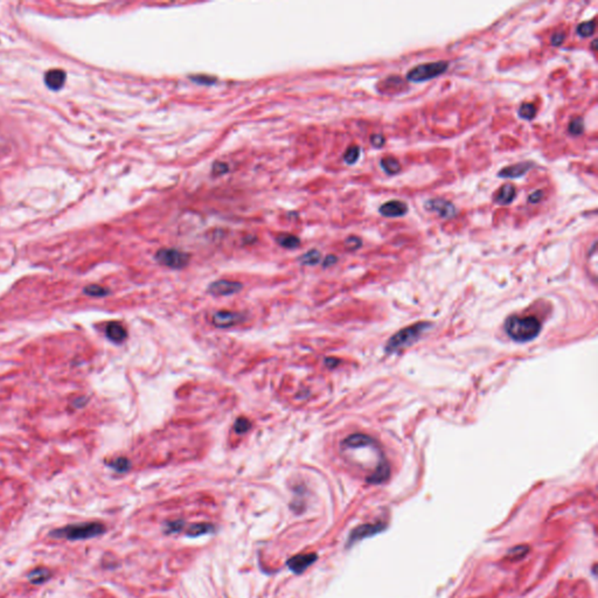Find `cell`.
Masks as SVG:
<instances>
[{
    "mask_svg": "<svg viewBox=\"0 0 598 598\" xmlns=\"http://www.w3.org/2000/svg\"><path fill=\"white\" fill-rule=\"evenodd\" d=\"M52 576H53V574H52V571L49 570L48 568L37 567V568L32 569L26 577H27L28 582H30L31 584L39 585V584H43V583H46L47 580H51Z\"/></svg>",
    "mask_w": 598,
    "mask_h": 598,
    "instance_id": "cell-16",
    "label": "cell"
},
{
    "mask_svg": "<svg viewBox=\"0 0 598 598\" xmlns=\"http://www.w3.org/2000/svg\"><path fill=\"white\" fill-rule=\"evenodd\" d=\"M532 167V162L518 163V164L504 167L503 170L498 173V177L501 178V179H519V178L524 177Z\"/></svg>",
    "mask_w": 598,
    "mask_h": 598,
    "instance_id": "cell-10",
    "label": "cell"
},
{
    "mask_svg": "<svg viewBox=\"0 0 598 598\" xmlns=\"http://www.w3.org/2000/svg\"><path fill=\"white\" fill-rule=\"evenodd\" d=\"M242 290V284L240 282L228 281V279H220L209 284L208 291L213 296H230L240 292Z\"/></svg>",
    "mask_w": 598,
    "mask_h": 598,
    "instance_id": "cell-7",
    "label": "cell"
},
{
    "mask_svg": "<svg viewBox=\"0 0 598 598\" xmlns=\"http://www.w3.org/2000/svg\"><path fill=\"white\" fill-rule=\"evenodd\" d=\"M252 428V423L246 417H238L234 423V430L237 435L246 434Z\"/></svg>",
    "mask_w": 598,
    "mask_h": 598,
    "instance_id": "cell-27",
    "label": "cell"
},
{
    "mask_svg": "<svg viewBox=\"0 0 598 598\" xmlns=\"http://www.w3.org/2000/svg\"><path fill=\"white\" fill-rule=\"evenodd\" d=\"M505 329L510 339L524 343L533 340L541 331V324L535 317L512 316L505 323Z\"/></svg>",
    "mask_w": 598,
    "mask_h": 598,
    "instance_id": "cell-2",
    "label": "cell"
},
{
    "mask_svg": "<svg viewBox=\"0 0 598 598\" xmlns=\"http://www.w3.org/2000/svg\"><path fill=\"white\" fill-rule=\"evenodd\" d=\"M424 207L427 211L437 213L440 217L444 218L453 217L457 213V209L453 203L445 199H442V198H435V199L425 201Z\"/></svg>",
    "mask_w": 598,
    "mask_h": 598,
    "instance_id": "cell-6",
    "label": "cell"
},
{
    "mask_svg": "<svg viewBox=\"0 0 598 598\" xmlns=\"http://www.w3.org/2000/svg\"><path fill=\"white\" fill-rule=\"evenodd\" d=\"M518 113L522 119L532 121L536 115V108L533 103H524V104H521L520 108H519Z\"/></svg>",
    "mask_w": 598,
    "mask_h": 598,
    "instance_id": "cell-24",
    "label": "cell"
},
{
    "mask_svg": "<svg viewBox=\"0 0 598 598\" xmlns=\"http://www.w3.org/2000/svg\"><path fill=\"white\" fill-rule=\"evenodd\" d=\"M156 259L159 264L171 269H182L189 263V255L187 253L181 252L172 248H164L159 249L156 254Z\"/></svg>",
    "mask_w": 598,
    "mask_h": 598,
    "instance_id": "cell-5",
    "label": "cell"
},
{
    "mask_svg": "<svg viewBox=\"0 0 598 598\" xmlns=\"http://www.w3.org/2000/svg\"><path fill=\"white\" fill-rule=\"evenodd\" d=\"M564 37L565 36L563 33H561V32H556V33H554L553 36H551V39H550L551 45H553L554 47L561 46L563 41H564Z\"/></svg>",
    "mask_w": 598,
    "mask_h": 598,
    "instance_id": "cell-33",
    "label": "cell"
},
{
    "mask_svg": "<svg viewBox=\"0 0 598 598\" xmlns=\"http://www.w3.org/2000/svg\"><path fill=\"white\" fill-rule=\"evenodd\" d=\"M214 530H215V527L211 524H194L188 527L187 535L192 536V538H198V536L213 533Z\"/></svg>",
    "mask_w": 598,
    "mask_h": 598,
    "instance_id": "cell-18",
    "label": "cell"
},
{
    "mask_svg": "<svg viewBox=\"0 0 598 598\" xmlns=\"http://www.w3.org/2000/svg\"><path fill=\"white\" fill-rule=\"evenodd\" d=\"M528 550H529V548H528L527 545H518V547L512 548V549L508 551V557L512 561H518V560H520L527 555Z\"/></svg>",
    "mask_w": 598,
    "mask_h": 598,
    "instance_id": "cell-28",
    "label": "cell"
},
{
    "mask_svg": "<svg viewBox=\"0 0 598 598\" xmlns=\"http://www.w3.org/2000/svg\"><path fill=\"white\" fill-rule=\"evenodd\" d=\"M318 555L314 553L308 554H298V555L291 557L287 562L288 568L294 574H302L308 569L310 565L313 564L317 561Z\"/></svg>",
    "mask_w": 598,
    "mask_h": 598,
    "instance_id": "cell-9",
    "label": "cell"
},
{
    "mask_svg": "<svg viewBox=\"0 0 598 598\" xmlns=\"http://www.w3.org/2000/svg\"><path fill=\"white\" fill-rule=\"evenodd\" d=\"M84 403H86V401H84V399H78L76 401L74 402V405H76L77 408H82Z\"/></svg>",
    "mask_w": 598,
    "mask_h": 598,
    "instance_id": "cell-37",
    "label": "cell"
},
{
    "mask_svg": "<svg viewBox=\"0 0 598 598\" xmlns=\"http://www.w3.org/2000/svg\"><path fill=\"white\" fill-rule=\"evenodd\" d=\"M449 62L446 61H437V62L423 63L414 67L407 72V80L414 83L425 82V81L433 80L440 76L448 71Z\"/></svg>",
    "mask_w": 598,
    "mask_h": 598,
    "instance_id": "cell-3",
    "label": "cell"
},
{
    "mask_svg": "<svg viewBox=\"0 0 598 598\" xmlns=\"http://www.w3.org/2000/svg\"><path fill=\"white\" fill-rule=\"evenodd\" d=\"M595 28H596L595 20H590V21L580 22V24L577 26L576 32L580 37H589L595 33Z\"/></svg>",
    "mask_w": 598,
    "mask_h": 598,
    "instance_id": "cell-23",
    "label": "cell"
},
{
    "mask_svg": "<svg viewBox=\"0 0 598 598\" xmlns=\"http://www.w3.org/2000/svg\"><path fill=\"white\" fill-rule=\"evenodd\" d=\"M515 194L516 191L514 186L510 185V183H506V185L501 186V188L494 194V202L501 206H507L512 203L513 200L515 199Z\"/></svg>",
    "mask_w": 598,
    "mask_h": 598,
    "instance_id": "cell-15",
    "label": "cell"
},
{
    "mask_svg": "<svg viewBox=\"0 0 598 598\" xmlns=\"http://www.w3.org/2000/svg\"><path fill=\"white\" fill-rule=\"evenodd\" d=\"M360 147L357 146V145H353V146H349L347 148L345 154H344V160H345L346 164H355V163L358 162L359 157H360Z\"/></svg>",
    "mask_w": 598,
    "mask_h": 598,
    "instance_id": "cell-26",
    "label": "cell"
},
{
    "mask_svg": "<svg viewBox=\"0 0 598 598\" xmlns=\"http://www.w3.org/2000/svg\"><path fill=\"white\" fill-rule=\"evenodd\" d=\"M191 80H193L194 82L199 84H207V86H208V84L214 83L215 81H217V78L207 76V75H197V76H191Z\"/></svg>",
    "mask_w": 598,
    "mask_h": 598,
    "instance_id": "cell-32",
    "label": "cell"
},
{
    "mask_svg": "<svg viewBox=\"0 0 598 598\" xmlns=\"http://www.w3.org/2000/svg\"><path fill=\"white\" fill-rule=\"evenodd\" d=\"M335 262H337V257H335L334 255H328L327 257L324 259L323 264L325 268H328V267H331V265H333Z\"/></svg>",
    "mask_w": 598,
    "mask_h": 598,
    "instance_id": "cell-36",
    "label": "cell"
},
{
    "mask_svg": "<svg viewBox=\"0 0 598 598\" xmlns=\"http://www.w3.org/2000/svg\"><path fill=\"white\" fill-rule=\"evenodd\" d=\"M244 318L242 314L233 311H217L212 318L213 325L218 328H229L240 324Z\"/></svg>",
    "mask_w": 598,
    "mask_h": 598,
    "instance_id": "cell-8",
    "label": "cell"
},
{
    "mask_svg": "<svg viewBox=\"0 0 598 598\" xmlns=\"http://www.w3.org/2000/svg\"><path fill=\"white\" fill-rule=\"evenodd\" d=\"M383 529V525L382 524H374V525H362V526H359L358 528H355L354 530L351 533V535H349L348 539V544H355V542L360 541V540L368 538V536L374 535V534L381 532V530Z\"/></svg>",
    "mask_w": 598,
    "mask_h": 598,
    "instance_id": "cell-12",
    "label": "cell"
},
{
    "mask_svg": "<svg viewBox=\"0 0 598 598\" xmlns=\"http://www.w3.org/2000/svg\"><path fill=\"white\" fill-rule=\"evenodd\" d=\"M66 82V72L61 69H52L46 72L45 83L51 90H60Z\"/></svg>",
    "mask_w": 598,
    "mask_h": 598,
    "instance_id": "cell-13",
    "label": "cell"
},
{
    "mask_svg": "<svg viewBox=\"0 0 598 598\" xmlns=\"http://www.w3.org/2000/svg\"><path fill=\"white\" fill-rule=\"evenodd\" d=\"M276 241L278 242L279 246H282L283 248H287V249H294V248H298L300 244V240L297 236L291 235V234H281L278 235L276 237Z\"/></svg>",
    "mask_w": 598,
    "mask_h": 598,
    "instance_id": "cell-19",
    "label": "cell"
},
{
    "mask_svg": "<svg viewBox=\"0 0 598 598\" xmlns=\"http://www.w3.org/2000/svg\"><path fill=\"white\" fill-rule=\"evenodd\" d=\"M427 327V324H416V325L410 326V327L402 329L399 333H396L394 337L390 338L389 343H388L387 345V351H398L399 348H403V347L415 343V340H417V338L421 335L423 329Z\"/></svg>",
    "mask_w": 598,
    "mask_h": 598,
    "instance_id": "cell-4",
    "label": "cell"
},
{
    "mask_svg": "<svg viewBox=\"0 0 598 598\" xmlns=\"http://www.w3.org/2000/svg\"><path fill=\"white\" fill-rule=\"evenodd\" d=\"M596 43H597L596 40H594V42H592V47H591L592 49H596Z\"/></svg>",
    "mask_w": 598,
    "mask_h": 598,
    "instance_id": "cell-39",
    "label": "cell"
},
{
    "mask_svg": "<svg viewBox=\"0 0 598 598\" xmlns=\"http://www.w3.org/2000/svg\"><path fill=\"white\" fill-rule=\"evenodd\" d=\"M83 293L90 297H106L108 294H110V290L101 287V285L91 284L83 289Z\"/></svg>",
    "mask_w": 598,
    "mask_h": 598,
    "instance_id": "cell-20",
    "label": "cell"
},
{
    "mask_svg": "<svg viewBox=\"0 0 598 598\" xmlns=\"http://www.w3.org/2000/svg\"><path fill=\"white\" fill-rule=\"evenodd\" d=\"M361 244H362V242L357 236H349L345 241V247L348 250H357L361 247Z\"/></svg>",
    "mask_w": 598,
    "mask_h": 598,
    "instance_id": "cell-30",
    "label": "cell"
},
{
    "mask_svg": "<svg viewBox=\"0 0 598 598\" xmlns=\"http://www.w3.org/2000/svg\"><path fill=\"white\" fill-rule=\"evenodd\" d=\"M408 211H409V209H408V206L405 205L404 202H402V201H399V200L388 201V202L381 205L380 208H379L380 214L383 215L384 217H404V215L408 213Z\"/></svg>",
    "mask_w": 598,
    "mask_h": 598,
    "instance_id": "cell-11",
    "label": "cell"
},
{
    "mask_svg": "<svg viewBox=\"0 0 598 598\" xmlns=\"http://www.w3.org/2000/svg\"><path fill=\"white\" fill-rule=\"evenodd\" d=\"M320 258H322L320 253L318 252V250L313 249V250H310V252L304 254L303 256H300L299 261H300V263L304 265H316L320 262Z\"/></svg>",
    "mask_w": 598,
    "mask_h": 598,
    "instance_id": "cell-22",
    "label": "cell"
},
{
    "mask_svg": "<svg viewBox=\"0 0 598 598\" xmlns=\"http://www.w3.org/2000/svg\"><path fill=\"white\" fill-rule=\"evenodd\" d=\"M182 526H183V522L182 521L170 522V524L167 525V532L168 533H177V532H179L180 529H181Z\"/></svg>",
    "mask_w": 598,
    "mask_h": 598,
    "instance_id": "cell-35",
    "label": "cell"
},
{
    "mask_svg": "<svg viewBox=\"0 0 598 598\" xmlns=\"http://www.w3.org/2000/svg\"><path fill=\"white\" fill-rule=\"evenodd\" d=\"M109 466L111 469L115 470L116 472H118V473H125V472H127L131 468V463L130 460L127 459V458L125 457H119L117 459L112 460V462L109 463Z\"/></svg>",
    "mask_w": 598,
    "mask_h": 598,
    "instance_id": "cell-21",
    "label": "cell"
},
{
    "mask_svg": "<svg viewBox=\"0 0 598 598\" xmlns=\"http://www.w3.org/2000/svg\"><path fill=\"white\" fill-rule=\"evenodd\" d=\"M106 333H107V337L109 338V340H111L112 343H116V344L123 343V341L127 338V329L124 328L123 325H121V324L117 322H111L108 324L107 328H106Z\"/></svg>",
    "mask_w": 598,
    "mask_h": 598,
    "instance_id": "cell-14",
    "label": "cell"
},
{
    "mask_svg": "<svg viewBox=\"0 0 598 598\" xmlns=\"http://www.w3.org/2000/svg\"><path fill=\"white\" fill-rule=\"evenodd\" d=\"M229 171V166L223 162H215L212 166V176L220 177L226 174Z\"/></svg>",
    "mask_w": 598,
    "mask_h": 598,
    "instance_id": "cell-29",
    "label": "cell"
},
{
    "mask_svg": "<svg viewBox=\"0 0 598 598\" xmlns=\"http://www.w3.org/2000/svg\"><path fill=\"white\" fill-rule=\"evenodd\" d=\"M106 529L102 522H80L52 530L49 536L54 539H66L68 541H80L97 538L104 534Z\"/></svg>",
    "mask_w": 598,
    "mask_h": 598,
    "instance_id": "cell-1",
    "label": "cell"
},
{
    "mask_svg": "<svg viewBox=\"0 0 598 598\" xmlns=\"http://www.w3.org/2000/svg\"><path fill=\"white\" fill-rule=\"evenodd\" d=\"M568 131L569 133L573 136L582 135L583 131H584V121H583V118L576 117L571 119V121L569 122Z\"/></svg>",
    "mask_w": 598,
    "mask_h": 598,
    "instance_id": "cell-25",
    "label": "cell"
},
{
    "mask_svg": "<svg viewBox=\"0 0 598 598\" xmlns=\"http://www.w3.org/2000/svg\"><path fill=\"white\" fill-rule=\"evenodd\" d=\"M542 198H544V192H542L541 189H538V191L533 192V193L529 194V197H528V202L538 203L542 200Z\"/></svg>",
    "mask_w": 598,
    "mask_h": 598,
    "instance_id": "cell-34",
    "label": "cell"
},
{
    "mask_svg": "<svg viewBox=\"0 0 598 598\" xmlns=\"http://www.w3.org/2000/svg\"><path fill=\"white\" fill-rule=\"evenodd\" d=\"M384 143H386V139H384V136L381 135V133H374V135L370 136V144L375 148L382 147L384 145Z\"/></svg>",
    "mask_w": 598,
    "mask_h": 598,
    "instance_id": "cell-31",
    "label": "cell"
},
{
    "mask_svg": "<svg viewBox=\"0 0 598 598\" xmlns=\"http://www.w3.org/2000/svg\"><path fill=\"white\" fill-rule=\"evenodd\" d=\"M380 165L382 170L386 172L387 174H389V176H395V174L399 173V171H401V164L399 163V160L392 158V157L382 158Z\"/></svg>",
    "mask_w": 598,
    "mask_h": 598,
    "instance_id": "cell-17",
    "label": "cell"
},
{
    "mask_svg": "<svg viewBox=\"0 0 598 598\" xmlns=\"http://www.w3.org/2000/svg\"><path fill=\"white\" fill-rule=\"evenodd\" d=\"M334 360H335V359H326V361H325V362H326V364H327V366H329V367H334L335 364L338 363V361H334Z\"/></svg>",
    "mask_w": 598,
    "mask_h": 598,
    "instance_id": "cell-38",
    "label": "cell"
}]
</instances>
